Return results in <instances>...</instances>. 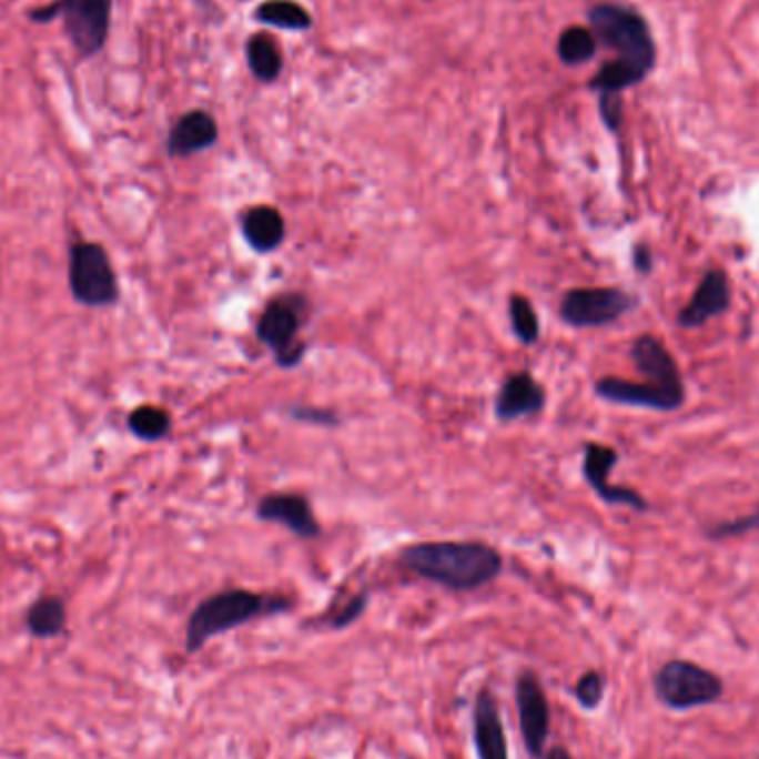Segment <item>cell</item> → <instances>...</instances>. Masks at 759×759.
Instances as JSON below:
<instances>
[{
	"label": "cell",
	"mask_w": 759,
	"mask_h": 759,
	"mask_svg": "<svg viewBox=\"0 0 759 759\" xmlns=\"http://www.w3.org/2000/svg\"><path fill=\"white\" fill-rule=\"evenodd\" d=\"M595 393L613 404L624 406H639V408H652V411H675L679 404L659 391L657 386H650L646 382H630L624 377H599L595 382Z\"/></svg>",
	"instance_id": "17"
},
{
	"label": "cell",
	"mask_w": 759,
	"mask_h": 759,
	"mask_svg": "<svg viewBox=\"0 0 759 759\" xmlns=\"http://www.w3.org/2000/svg\"><path fill=\"white\" fill-rule=\"evenodd\" d=\"M366 604H368V593H357L353 595L331 619H328V626L335 628V630H342L346 626H351L353 621H357L362 617V613L366 610Z\"/></svg>",
	"instance_id": "28"
},
{
	"label": "cell",
	"mask_w": 759,
	"mask_h": 759,
	"mask_svg": "<svg viewBox=\"0 0 759 759\" xmlns=\"http://www.w3.org/2000/svg\"><path fill=\"white\" fill-rule=\"evenodd\" d=\"M240 2H246V0H240Z\"/></svg>",
	"instance_id": "32"
},
{
	"label": "cell",
	"mask_w": 759,
	"mask_h": 759,
	"mask_svg": "<svg viewBox=\"0 0 759 759\" xmlns=\"http://www.w3.org/2000/svg\"><path fill=\"white\" fill-rule=\"evenodd\" d=\"M306 317L308 300L297 291H284L264 304L255 322V337L273 353L280 368H293L302 362L306 344L300 340V331Z\"/></svg>",
	"instance_id": "4"
},
{
	"label": "cell",
	"mask_w": 759,
	"mask_h": 759,
	"mask_svg": "<svg viewBox=\"0 0 759 759\" xmlns=\"http://www.w3.org/2000/svg\"><path fill=\"white\" fill-rule=\"evenodd\" d=\"M399 564L413 575L455 593L477 590L502 575L504 559L484 542H417L399 553Z\"/></svg>",
	"instance_id": "2"
},
{
	"label": "cell",
	"mask_w": 759,
	"mask_h": 759,
	"mask_svg": "<svg viewBox=\"0 0 759 759\" xmlns=\"http://www.w3.org/2000/svg\"><path fill=\"white\" fill-rule=\"evenodd\" d=\"M604 690H606V677L599 670H586L577 684H575V699L584 710H595L601 699H604Z\"/></svg>",
	"instance_id": "25"
},
{
	"label": "cell",
	"mask_w": 759,
	"mask_h": 759,
	"mask_svg": "<svg viewBox=\"0 0 759 759\" xmlns=\"http://www.w3.org/2000/svg\"><path fill=\"white\" fill-rule=\"evenodd\" d=\"M619 455L613 446L599 444V442H586L584 444V462H581V473L588 482V486L604 499L606 504H617V506H630L635 510H646L648 502L632 488L628 486H613L610 484V470L617 464Z\"/></svg>",
	"instance_id": "11"
},
{
	"label": "cell",
	"mask_w": 759,
	"mask_h": 759,
	"mask_svg": "<svg viewBox=\"0 0 759 759\" xmlns=\"http://www.w3.org/2000/svg\"><path fill=\"white\" fill-rule=\"evenodd\" d=\"M588 24L595 40L617 53L588 80L593 91L621 93L648 75L655 64V42L637 11L617 2H597L588 9Z\"/></svg>",
	"instance_id": "1"
},
{
	"label": "cell",
	"mask_w": 759,
	"mask_h": 759,
	"mask_svg": "<svg viewBox=\"0 0 759 759\" xmlns=\"http://www.w3.org/2000/svg\"><path fill=\"white\" fill-rule=\"evenodd\" d=\"M255 515L262 522L284 526L302 539H315L322 533L311 502L300 493H269L257 502Z\"/></svg>",
	"instance_id": "12"
},
{
	"label": "cell",
	"mask_w": 759,
	"mask_h": 759,
	"mask_svg": "<svg viewBox=\"0 0 759 759\" xmlns=\"http://www.w3.org/2000/svg\"><path fill=\"white\" fill-rule=\"evenodd\" d=\"M546 404V391L528 371H515L504 377L495 395V417L499 422H513L519 417L542 413Z\"/></svg>",
	"instance_id": "13"
},
{
	"label": "cell",
	"mask_w": 759,
	"mask_h": 759,
	"mask_svg": "<svg viewBox=\"0 0 759 759\" xmlns=\"http://www.w3.org/2000/svg\"><path fill=\"white\" fill-rule=\"evenodd\" d=\"M599 115L608 131H617L621 126V98L619 93H599Z\"/></svg>",
	"instance_id": "29"
},
{
	"label": "cell",
	"mask_w": 759,
	"mask_h": 759,
	"mask_svg": "<svg viewBox=\"0 0 759 759\" xmlns=\"http://www.w3.org/2000/svg\"><path fill=\"white\" fill-rule=\"evenodd\" d=\"M515 706L526 752L533 759H542L550 732V710L539 677L528 668L515 679Z\"/></svg>",
	"instance_id": "9"
},
{
	"label": "cell",
	"mask_w": 759,
	"mask_h": 759,
	"mask_svg": "<svg viewBox=\"0 0 759 759\" xmlns=\"http://www.w3.org/2000/svg\"><path fill=\"white\" fill-rule=\"evenodd\" d=\"M64 617H67L64 604L58 597H42L29 608L27 624H29L31 632H36L40 637H51V635L62 630Z\"/></svg>",
	"instance_id": "24"
},
{
	"label": "cell",
	"mask_w": 759,
	"mask_h": 759,
	"mask_svg": "<svg viewBox=\"0 0 759 759\" xmlns=\"http://www.w3.org/2000/svg\"><path fill=\"white\" fill-rule=\"evenodd\" d=\"M220 138L215 118L204 109L182 113L166 135V153L171 158H189L211 149Z\"/></svg>",
	"instance_id": "15"
},
{
	"label": "cell",
	"mask_w": 759,
	"mask_h": 759,
	"mask_svg": "<svg viewBox=\"0 0 759 759\" xmlns=\"http://www.w3.org/2000/svg\"><path fill=\"white\" fill-rule=\"evenodd\" d=\"M637 300L617 286H575L561 295L559 317L575 328L606 326L626 315Z\"/></svg>",
	"instance_id": "7"
},
{
	"label": "cell",
	"mask_w": 759,
	"mask_h": 759,
	"mask_svg": "<svg viewBox=\"0 0 759 759\" xmlns=\"http://www.w3.org/2000/svg\"><path fill=\"white\" fill-rule=\"evenodd\" d=\"M542 759H573V757L564 746H553Z\"/></svg>",
	"instance_id": "31"
},
{
	"label": "cell",
	"mask_w": 759,
	"mask_h": 759,
	"mask_svg": "<svg viewBox=\"0 0 759 759\" xmlns=\"http://www.w3.org/2000/svg\"><path fill=\"white\" fill-rule=\"evenodd\" d=\"M473 741L477 759H508L499 708L488 688H482L473 704Z\"/></svg>",
	"instance_id": "16"
},
{
	"label": "cell",
	"mask_w": 759,
	"mask_h": 759,
	"mask_svg": "<svg viewBox=\"0 0 759 759\" xmlns=\"http://www.w3.org/2000/svg\"><path fill=\"white\" fill-rule=\"evenodd\" d=\"M240 231L246 244L255 253H271L275 251L286 237V222L284 215L271 204H255L249 206L240 215Z\"/></svg>",
	"instance_id": "18"
},
{
	"label": "cell",
	"mask_w": 759,
	"mask_h": 759,
	"mask_svg": "<svg viewBox=\"0 0 759 759\" xmlns=\"http://www.w3.org/2000/svg\"><path fill=\"white\" fill-rule=\"evenodd\" d=\"M652 688L655 697L670 710H690L723 697L721 677L688 659H670L659 666L652 675Z\"/></svg>",
	"instance_id": "5"
},
{
	"label": "cell",
	"mask_w": 759,
	"mask_h": 759,
	"mask_svg": "<svg viewBox=\"0 0 759 759\" xmlns=\"http://www.w3.org/2000/svg\"><path fill=\"white\" fill-rule=\"evenodd\" d=\"M630 360L635 368L646 377V384L657 386L670 395L679 406L686 402V388L681 382L679 366L664 342L650 333H644L630 344Z\"/></svg>",
	"instance_id": "10"
},
{
	"label": "cell",
	"mask_w": 759,
	"mask_h": 759,
	"mask_svg": "<svg viewBox=\"0 0 759 759\" xmlns=\"http://www.w3.org/2000/svg\"><path fill=\"white\" fill-rule=\"evenodd\" d=\"M557 58L566 67H577L588 62L597 51V40L588 27H566L557 38Z\"/></svg>",
	"instance_id": "21"
},
{
	"label": "cell",
	"mask_w": 759,
	"mask_h": 759,
	"mask_svg": "<svg viewBox=\"0 0 759 759\" xmlns=\"http://www.w3.org/2000/svg\"><path fill=\"white\" fill-rule=\"evenodd\" d=\"M291 608L286 597L262 595L249 588H226L204 597L189 615L184 630L186 652H198L211 637L244 626L257 617L277 615Z\"/></svg>",
	"instance_id": "3"
},
{
	"label": "cell",
	"mask_w": 759,
	"mask_h": 759,
	"mask_svg": "<svg viewBox=\"0 0 759 759\" xmlns=\"http://www.w3.org/2000/svg\"><path fill=\"white\" fill-rule=\"evenodd\" d=\"M289 417L304 422V424H315V426H337L342 422L335 411L320 408V406H306V404L291 406Z\"/></svg>",
	"instance_id": "27"
},
{
	"label": "cell",
	"mask_w": 759,
	"mask_h": 759,
	"mask_svg": "<svg viewBox=\"0 0 759 759\" xmlns=\"http://www.w3.org/2000/svg\"><path fill=\"white\" fill-rule=\"evenodd\" d=\"M251 18L280 31H308L313 27V16L297 0H262Z\"/></svg>",
	"instance_id": "20"
},
{
	"label": "cell",
	"mask_w": 759,
	"mask_h": 759,
	"mask_svg": "<svg viewBox=\"0 0 759 759\" xmlns=\"http://www.w3.org/2000/svg\"><path fill=\"white\" fill-rule=\"evenodd\" d=\"M244 55H246L249 71L257 82L271 84L280 78L282 67H284V58H282L280 44L275 42V38L271 33H266V31L251 33L246 38V44H244Z\"/></svg>",
	"instance_id": "19"
},
{
	"label": "cell",
	"mask_w": 759,
	"mask_h": 759,
	"mask_svg": "<svg viewBox=\"0 0 759 759\" xmlns=\"http://www.w3.org/2000/svg\"><path fill=\"white\" fill-rule=\"evenodd\" d=\"M69 289L84 306H109L120 297L109 253L98 242H73L69 249Z\"/></svg>",
	"instance_id": "6"
},
{
	"label": "cell",
	"mask_w": 759,
	"mask_h": 759,
	"mask_svg": "<svg viewBox=\"0 0 759 759\" xmlns=\"http://www.w3.org/2000/svg\"><path fill=\"white\" fill-rule=\"evenodd\" d=\"M126 426L135 437L144 442H158L171 431V415L160 406L142 404L129 413Z\"/></svg>",
	"instance_id": "22"
},
{
	"label": "cell",
	"mask_w": 759,
	"mask_h": 759,
	"mask_svg": "<svg viewBox=\"0 0 759 759\" xmlns=\"http://www.w3.org/2000/svg\"><path fill=\"white\" fill-rule=\"evenodd\" d=\"M67 36L82 58L95 55L109 36L113 0H55Z\"/></svg>",
	"instance_id": "8"
},
{
	"label": "cell",
	"mask_w": 759,
	"mask_h": 759,
	"mask_svg": "<svg viewBox=\"0 0 759 759\" xmlns=\"http://www.w3.org/2000/svg\"><path fill=\"white\" fill-rule=\"evenodd\" d=\"M757 528H759V508L750 515H743V517H737L730 522H719L717 526L706 530V535L712 539H723V537H737V535H743V533H750Z\"/></svg>",
	"instance_id": "26"
},
{
	"label": "cell",
	"mask_w": 759,
	"mask_h": 759,
	"mask_svg": "<svg viewBox=\"0 0 759 759\" xmlns=\"http://www.w3.org/2000/svg\"><path fill=\"white\" fill-rule=\"evenodd\" d=\"M508 317L515 337L524 346H533L539 340V317L535 313L533 302L526 295L515 293L508 297Z\"/></svg>",
	"instance_id": "23"
},
{
	"label": "cell",
	"mask_w": 759,
	"mask_h": 759,
	"mask_svg": "<svg viewBox=\"0 0 759 759\" xmlns=\"http://www.w3.org/2000/svg\"><path fill=\"white\" fill-rule=\"evenodd\" d=\"M730 280L721 269H710L701 275L692 297L679 311L677 324L684 328H697L704 322L721 315L730 306Z\"/></svg>",
	"instance_id": "14"
},
{
	"label": "cell",
	"mask_w": 759,
	"mask_h": 759,
	"mask_svg": "<svg viewBox=\"0 0 759 759\" xmlns=\"http://www.w3.org/2000/svg\"><path fill=\"white\" fill-rule=\"evenodd\" d=\"M635 266L641 273H648L652 269V255H650V249L646 244H637V249H635Z\"/></svg>",
	"instance_id": "30"
}]
</instances>
